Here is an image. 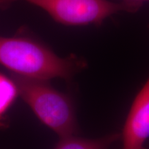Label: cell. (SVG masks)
Here are the masks:
<instances>
[{
  "mask_svg": "<svg viewBox=\"0 0 149 149\" xmlns=\"http://www.w3.org/2000/svg\"><path fill=\"white\" fill-rule=\"evenodd\" d=\"M0 64L14 74L44 80L70 79L86 66L75 55L61 58L42 43L26 37H0Z\"/></svg>",
  "mask_w": 149,
  "mask_h": 149,
  "instance_id": "cell-1",
  "label": "cell"
},
{
  "mask_svg": "<svg viewBox=\"0 0 149 149\" xmlns=\"http://www.w3.org/2000/svg\"><path fill=\"white\" fill-rule=\"evenodd\" d=\"M17 92L43 123L60 137L72 135L76 130L75 115L71 100L48 83L13 74Z\"/></svg>",
  "mask_w": 149,
  "mask_h": 149,
  "instance_id": "cell-2",
  "label": "cell"
},
{
  "mask_svg": "<svg viewBox=\"0 0 149 149\" xmlns=\"http://www.w3.org/2000/svg\"><path fill=\"white\" fill-rule=\"evenodd\" d=\"M24 1L40 7L56 22L68 26L100 25L106 19L120 12L133 13L140 3L108 0H0V6Z\"/></svg>",
  "mask_w": 149,
  "mask_h": 149,
  "instance_id": "cell-3",
  "label": "cell"
},
{
  "mask_svg": "<svg viewBox=\"0 0 149 149\" xmlns=\"http://www.w3.org/2000/svg\"><path fill=\"white\" fill-rule=\"evenodd\" d=\"M149 138V77L137 93L123 130L122 149H144Z\"/></svg>",
  "mask_w": 149,
  "mask_h": 149,
  "instance_id": "cell-4",
  "label": "cell"
},
{
  "mask_svg": "<svg viewBox=\"0 0 149 149\" xmlns=\"http://www.w3.org/2000/svg\"><path fill=\"white\" fill-rule=\"evenodd\" d=\"M118 135L99 139H86L73 136L62 137L55 149H107Z\"/></svg>",
  "mask_w": 149,
  "mask_h": 149,
  "instance_id": "cell-5",
  "label": "cell"
},
{
  "mask_svg": "<svg viewBox=\"0 0 149 149\" xmlns=\"http://www.w3.org/2000/svg\"><path fill=\"white\" fill-rule=\"evenodd\" d=\"M17 93L13 80L0 74V115L12 104Z\"/></svg>",
  "mask_w": 149,
  "mask_h": 149,
  "instance_id": "cell-6",
  "label": "cell"
},
{
  "mask_svg": "<svg viewBox=\"0 0 149 149\" xmlns=\"http://www.w3.org/2000/svg\"><path fill=\"white\" fill-rule=\"evenodd\" d=\"M124 1H130V2H135V3H138L140 4H142L143 2L144 1H149V0H123Z\"/></svg>",
  "mask_w": 149,
  "mask_h": 149,
  "instance_id": "cell-7",
  "label": "cell"
}]
</instances>
